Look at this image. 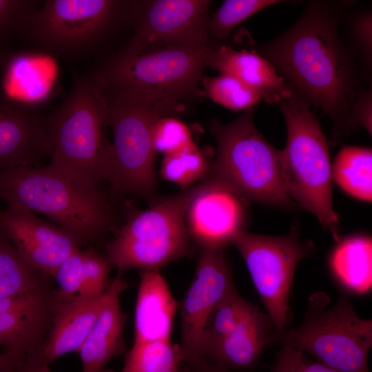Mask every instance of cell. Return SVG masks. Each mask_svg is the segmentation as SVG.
Returning a JSON list of instances; mask_svg holds the SVG:
<instances>
[{"label":"cell","instance_id":"cell-1","mask_svg":"<svg viewBox=\"0 0 372 372\" xmlns=\"http://www.w3.org/2000/svg\"><path fill=\"white\" fill-rule=\"evenodd\" d=\"M351 3L311 1L288 30L256 50L291 94L321 110L338 132L350 130L351 108L361 89L355 61L339 32Z\"/></svg>","mask_w":372,"mask_h":372},{"label":"cell","instance_id":"cell-2","mask_svg":"<svg viewBox=\"0 0 372 372\" xmlns=\"http://www.w3.org/2000/svg\"><path fill=\"white\" fill-rule=\"evenodd\" d=\"M0 198L7 207L48 217L80 245L96 242L114 224L107 196L51 165L0 172Z\"/></svg>","mask_w":372,"mask_h":372},{"label":"cell","instance_id":"cell-3","mask_svg":"<svg viewBox=\"0 0 372 372\" xmlns=\"http://www.w3.org/2000/svg\"><path fill=\"white\" fill-rule=\"evenodd\" d=\"M45 120L50 164L71 178L99 189L110 183L112 143L107 139V105L101 89L88 78L76 82Z\"/></svg>","mask_w":372,"mask_h":372},{"label":"cell","instance_id":"cell-4","mask_svg":"<svg viewBox=\"0 0 372 372\" xmlns=\"http://www.w3.org/2000/svg\"><path fill=\"white\" fill-rule=\"evenodd\" d=\"M211 45L173 44L134 54L120 52L87 78L101 88L142 95L171 115L183 101L203 94L198 85Z\"/></svg>","mask_w":372,"mask_h":372},{"label":"cell","instance_id":"cell-5","mask_svg":"<svg viewBox=\"0 0 372 372\" xmlns=\"http://www.w3.org/2000/svg\"><path fill=\"white\" fill-rule=\"evenodd\" d=\"M277 104L287 127L286 145L280 150L287 192L293 200L315 215L338 242L341 238L333 206L331 164L318 119L311 105L293 94Z\"/></svg>","mask_w":372,"mask_h":372},{"label":"cell","instance_id":"cell-6","mask_svg":"<svg viewBox=\"0 0 372 372\" xmlns=\"http://www.w3.org/2000/svg\"><path fill=\"white\" fill-rule=\"evenodd\" d=\"M254 109L228 124H210L217 154L207 180L247 201L276 207H293L282 177L280 150L273 147L254 123Z\"/></svg>","mask_w":372,"mask_h":372},{"label":"cell","instance_id":"cell-7","mask_svg":"<svg viewBox=\"0 0 372 372\" xmlns=\"http://www.w3.org/2000/svg\"><path fill=\"white\" fill-rule=\"evenodd\" d=\"M323 292L311 294L303 322L282 333L272 342L307 353L339 372H369L372 320L360 318L351 302L340 297L332 306Z\"/></svg>","mask_w":372,"mask_h":372},{"label":"cell","instance_id":"cell-8","mask_svg":"<svg viewBox=\"0 0 372 372\" xmlns=\"http://www.w3.org/2000/svg\"><path fill=\"white\" fill-rule=\"evenodd\" d=\"M101 89L113 136L110 183L118 193L150 195L156 186L153 128L159 118L170 115L137 93Z\"/></svg>","mask_w":372,"mask_h":372},{"label":"cell","instance_id":"cell-9","mask_svg":"<svg viewBox=\"0 0 372 372\" xmlns=\"http://www.w3.org/2000/svg\"><path fill=\"white\" fill-rule=\"evenodd\" d=\"M195 186L185 187L152 207L129 214L105 246L106 258L119 273L158 270L189 252L186 212Z\"/></svg>","mask_w":372,"mask_h":372},{"label":"cell","instance_id":"cell-10","mask_svg":"<svg viewBox=\"0 0 372 372\" xmlns=\"http://www.w3.org/2000/svg\"><path fill=\"white\" fill-rule=\"evenodd\" d=\"M116 0H48L23 36L51 55L74 59L92 51L130 10Z\"/></svg>","mask_w":372,"mask_h":372},{"label":"cell","instance_id":"cell-11","mask_svg":"<svg viewBox=\"0 0 372 372\" xmlns=\"http://www.w3.org/2000/svg\"><path fill=\"white\" fill-rule=\"evenodd\" d=\"M232 245L245 262L276 333H282L288 321L289 293L296 266L312 254V245L301 240L296 227L279 236L243 230Z\"/></svg>","mask_w":372,"mask_h":372},{"label":"cell","instance_id":"cell-12","mask_svg":"<svg viewBox=\"0 0 372 372\" xmlns=\"http://www.w3.org/2000/svg\"><path fill=\"white\" fill-rule=\"evenodd\" d=\"M224 249H200L193 280L179 309L183 363L192 370L207 360L203 344L205 325L218 302L234 286Z\"/></svg>","mask_w":372,"mask_h":372},{"label":"cell","instance_id":"cell-13","mask_svg":"<svg viewBox=\"0 0 372 372\" xmlns=\"http://www.w3.org/2000/svg\"><path fill=\"white\" fill-rule=\"evenodd\" d=\"M207 0H157L141 14L136 32L121 52L134 54L173 44L209 43Z\"/></svg>","mask_w":372,"mask_h":372},{"label":"cell","instance_id":"cell-14","mask_svg":"<svg viewBox=\"0 0 372 372\" xmlns=\"http://www.w3.org/2000/svg\"><path fill=\"white\" fill-rule=\"evenodd\" d=\"M247 200L216 182L196 185L186 212L189 236L200 249H224L244 230Z\"/></svg>","mask_w":372,"mask_h":372},{"label":"cell","instance_id":"cell-15","mask_svg":"<svg viewBox=\"0 0 372 372\" xmlns=\"http://www.w3.org/2000/svg\"><path fill=\"white\" fill-rule=\"evenodd\" d=\"M0 229L24 261L48 278L80 249V244L70 234L24 209H0Z\"/></svg>","mask_w":372,"mask_h":372},{"label":"cell","instance_id":"cell-16","mask_svg":"<svg viewBox=\"0 0 372 372\" xmlns=\"http://www.w3.org/2000/svg\"><path fill=\"white\" fill-rule=\"evenodd\" d=\"M56 298V290L49 286L0 298V346L16 362L41 350Z\"/></svg>","mask_w":372,"mask_h":372},{"label":"cell","instance_id":"cell-17","mask_svg":"<svg viewBox=\"0 0 372 372\" xmlns=\"http://www.w3.org/2000/svg\"><path fill=\"white\" fill-rule=\"evenodd\" d=\"M44 157H48L45 118L0 99V172L32 166Z\"/></svg>","mask_w":372,"mask_h":372},{"label":"cell","instance_id":"cell-18","mask_svg":"<svg viewBox=\"0 0 372 372\" xmlns=\"http://www.w3.org/2000/svg\"><path fill=\"white\" fill-rule=\"evenodd\" d=\"M110 293V282L105 293L95 298H62L57 293L50 327L39 351L45 363L49 365L65 354L78 352Z\"/></svg>","mask_w":372,"mask_h":372},{"label":"cell","instance_id":"cell-19","mask_svg":"<svg viewBox=\"0 0 372 372\" xmlns=\"http://www.w3.org/2000/svg\"><path fill=\"white\" fill-rule=\"evenodd\" d=\"M273 329L269 316L253 304L234 331L207 348L205 358L231 371L249 369L258 362L264 347L272 342Z\"/></svg>","mask_w":372,"mask_h":372},{"label":"cell","instance_id":"cell-20","mask_svg":"<svg viewBox=\"0 0 372 372\" xmlns=\"http://www.w3.org/2000/svg\"><path fill=\"white\" fill-rule=\"evenodd\" d=\"M110 286L109 298L77 352L83 372H101L112 358L125 351L126 316L121 309L120 296L128 284L118 274L110 281Z\"/></svg>","mask_w":372,"mask_h":372},{"label":"cell","instance_id":"cell-21","mask_svg":"<svg viewBox=\"0 0 372 372\" xmlns=\"http://www.w3.org/2000/svg\"><path fill=\"white\" fill-rule=\"evenodd\" d=\"M178 308L158 270L143 271L135 304L134 342L171 340Z\"/></svg>","mask_w":372,"mask_h":372},{"label":"cell","instance_id":"cell-22","mask_svg":"<svg viewBox=\"0 0 372 372\" xmlns=\"http://www.w3.org/2000/svg\"><path fill=\"white\" fill-rule=\"evenodd\" d=\"M205 65L282 99L291 94L273 66L256 50H236L224 44L211 43L206 55Z\"/></svg>","mask_w":372,"mask_h":372},{"label":"cell","instance_id":"cell-23","mask_svg":"<svg viewBox=\"0 0 372 372\" xmlns=\"http://www.w3.org/2000/svg\"><path fill=\"white\" fill-rule=\"evenodd\" d=\"M331 271L348 290L359 294L372 286V240L368 235L347 236L337 242L329 260Z\"/></svg>","mask_w":372,"mask_h":372},{"label":"cell","instance_id":"cell-24","mask_svg":"<svg viewBox=\"0 0 372 372\" xmlns=\"http://www.w3.org/2000/svg\"><path fill=\"white\" fill-rule=\"evenodd\" d=\"M332 178L350 196L366 202L372 200V151L359 146H344L331 166Z\"/></svg>","mask_w":372,"mask_h":372},{"label":"cell","instance_id":"cell-25","mask_svg":"<svg viewBox=\"0 0 372 372\" xmlns=\"http://www.w3.org/2000/svg\"><path fill=\"white\" fill-rule=\"evenodd\" d=\"M45 276L26 263L0 229V298L48 287Z\"/></svg>","mask_w":372,"mask_h":372},{"label":"cell","instance_id":"cell-26","mask_svg":"<svg viewBox=\"0 0 372 372\" xmlns=\"http://www.w3.org/2000/svg\"><path fill=\"white\" fill-rule=\"evenodd\" d=\"M203 93L214 103L234 111H247L264 101L278 103L282 99L273 94L259 90L231 75L220 74L201 79Z\"/></svg>","mask_w":372,"mask_h":372},{"label":"cell","instance_id":"cell-27","mask_svg":"<svg viewBox=\"0 0 372 372\" xmlns=\"http://www.w3.org/2000/svg\"><path fill=\"white\" fill-rule=\"evenodd\" d=\"M182 363L180 347L171 340L134 342L121 372H179Z\"/></svg>","mask_w":372,"mask_h":372},{"label":"cell","instance_id":"cell-28","mask_svg":"<svg viewBox=\"0 0 372 372\" xmlns=\"http://www.w3.org/2000/svg\"><path fill=\"white\" fill-rule=\"evenodd\" d=\"M252 305L240 296L235 286L229 290L216 306L205 325L203 336L205 353L207 348L236 329Z\"/></svg>","mask_w":372,"mask_h":372},{"label":"cell","instance_id":"cell-29","mask_svg":"<svg viewBox=\"0 0 372 372\" xmlns=\"http://www.w3.org/2000/svg\"><path fill=\"white\" fill-rule=\"evenodd\" d=\"M349 6L342 16L345 25L344 44L353 56L357 68L370 74L372 66L371 9L360 8L347 12Z\"/></svg>","mask_w":372,"mask_h":372},{"label":"cell","instance_id":"cell-30","mask_svg":"<svg viewBox=\"0 0 372 372\" xmlns=\"http://www.w3.org/2000/svg\"><path fill=\"white\" fill-rule=\"evenodd\" d=\"M208 170L205 156L193 141L177 152L164 156L161 176L163 179L185 188L205 178Z\"/></svg>","mask_w":372,"mask_h":372},{"label":"cell","instance_id":"cell-31","mask_svg":"<svg viewBox=\"0 0 372 372\" xmlns=\"http://www.w3.org/2000/svg\"><path fill=\"white\" fill-rule=\"evenodd\" d=\"M282 2L283 1L280 0L224 1L209 19V37L216 41H224L242 22L267 8Z\"/></svg>","mask_w":372,"mask_h":372},{"label":"cell","instance_id":"cell-32","mask_svg":"<svg viewBox=\"0 0 372 372\" xmlns=\"http://www.w3.org/2000/svg\"><path fill=\"white\" fill-rule=\"evenodd\" d=\"M81 255L82 285L77 297L87 299L99 297L108 286L107 277L112 265L92 247L81 251Z\"/></svg>","mask_w":372,"mask_h":372},{"label":"cell","instance_id":"cell-33","mask_svg":"<svg viewBox=\"0 0 372 372\" xmlns=\"http://www.w3.org/2000/svg\"><path fill=\"white\" fill-rule=\"evenodd\" d=\"M42 3L31 0H0V44L16 35H23Z\"/></svg>","mask_w":372,"mask_h":372},{"label":"cell","instance_id":"cell-34","mask_svg":"<svg viewBox=\"0 0 372 372\" xmlns=\"http://www.w3.org/2000/svg\"><path fill=\"white\" fill-rule=\"evenodd\" d=\"M152 140L156 152L165 156L177 152L194 141L187 125L171 116H164L156 121Z\"/></svg>","mask_w":372,"mask_h":372},{"label":"cell","instance_id":"cell-35","mask_svg":"<svg viewBox=\"0 0 372 372\" xmlns=\"http://www.w3.org/2000/svg\"><path fill=\"white\" fill-rule=\"evenodd\" d=\"M53 278L62 298L77 297L82 285V255L78 249L66 258L56 269Z\"/></svg>","mask_w":372,"mask_h":372},{"label":"cell","instance_id":"cell-36","mask_svg":"<svg viewBox=\"0 0 372 372\" xmlns=\"http://www.w3.org/2000/svg\"><path fill=\"white\" fill-rule=\"evenodd\" d=\"M271 372H339L307 357L290 347H282L276 354Z\"/></svg>","mask_w":372,"mask_h":372},{"label":"cell","instance_id":"cell-37","mask_svg":"<svg viewBox=\"0 0 372 372\" xmlns=\"http://www.w3.org/2000/svg\"><path fill=\"white\" fill-rule=\"evenodd\" d=\"M349 124L350 128L362 127L371 135L372 132V91L360 89L351 106Z\"/></svg>","mask_w":372,"mask_h":372},{"label":"cell","instance_id":"cell-38","mask_svg":"<svg viewBox=\"0 0 372 372\" xmlns=\"http://www.w3.org/2000/svg\"><path fill=\"white\" fill-rule=\"evenodd\" d=\"M39 351L16 364L10 372H52L42 359Z\"/></svg>","mask_w":372,"mask_h":372},{"label":"cell","instance_id":"cell-39","mask_svg":"<svg viewBox=\"0 0 372 372\" xmlns=\"http://www.w3.org/2000/svg\"><path fill=\"white\" fill-rule=\"evenodd\" d=\"M191 372H234L226 369L220 367L208 362L205 361L192 370Z\"/></svg>","mask_w":372,"mask_h":372},{"label":"cell","instance_id":"cell-40","mask_svg":"<svg viewBox=\"0 0 372 372\" xmlns=\"http://www.w3.org/2000/svg\"><path fill=\"white\" fill-rule=\"evenodd\" d=\"M15 364L13 359L6 353H0V372H10Z\"/></svg>","mask_w":372,"mask_h":372},{"label":"cell","instance_id":"cell-41","mask_svg":"<svg viewBox=\"0 0 372 372\" xmlns=\"http://www.w3.org/2000/svg\"><path fill=\"white\" fill-rule=\"evenodd\" d=\"M8 52L3 45L0 44V66L8 61Z\"/></svg>","mask_w":372,"mask_h":372},{"label":"cell","instance_id":"cell-42","mask_svg":"<svg viewBox=\"0 0 372 372\" xmlns=\"http://www.w3.org/2000/svg\"><path fill=\"white\" fill-rule=\"evenodd\" d=\"M179 372H191V371L187 367H181Z\"/></svg>","mask_w":372,"mask_h":372},{"label":"cell","instance_id":"cell-43","mask_svg":"<svg viewBox=\"0 0 372 372\" xmlns=\"http://www.w3.org/2000/svg\"><path fill=\"white\" fill-rule=\"evenodd\" d=\"M101 372H115L112 370H109V369H103Z\"/></svg>","mask_w":372,"mask_h":372}]
</instances>
